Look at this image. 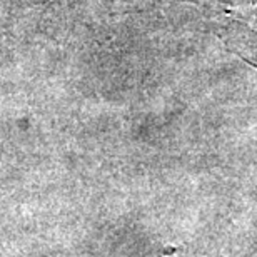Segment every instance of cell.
I'll use <instances>...</instances> for the list:
<instances>
[{
  "instance_id": "1",
  "label": "cell",
  "mask_w": 257,
  "mask_h": 257,
  "mask_svg": "<svg viewBox=\"0 0 257 257\" xmlns=\"http://www.w3.org/2000/svg\"><path fill=\"white\" fill-rule=\"evenodd\" d=\"M179 247H166L162 250V255H174V254H177L179 252Z\"/></svg>"
}]
</instances>
